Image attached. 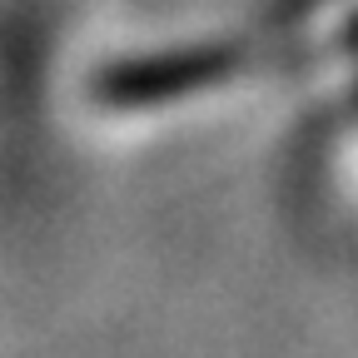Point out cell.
Segmentation results:
<instances>
[{
  "label": "cell",
  "instance_id": "obj_1",
  "mask_svg": "<svg viewBox=\"0 0 358 358\" xmlns=\"http://www.w3.org/2000/svg\"><path fill=\"white\" fill-rule=\"evenodd\" d=\"M334 65H358V0H284L254 30L124 65L105 80V100L124 110L179 105L268 80H299Z\"/></svg>",
  "mask_w": 358,
  "mask_h": 358
}]
</instances>
